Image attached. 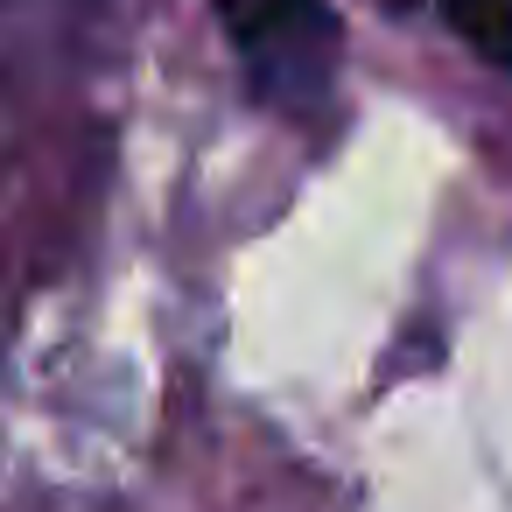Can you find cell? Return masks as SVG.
<instances>
[{"mask_svg": "<svg viewBox=\"0 0 512 512\" xmlns=\"http://www.w3.org/2000/svg\"><path fill=\"white\" fill-rule=\"evenodd\" d=\"M442 15L477 57L512 71V0H442Z\"/></svg>", "mask_w": 512, "mask_h": 512, "instance_id": "7a4b0ae2", "label": "cell"}, {"mask_svg": "<svg viewBox=\"0 0 512 512\" xmlns=\"http://www.w3.org/2000/svg\"><path fill=\"white\" fill-rule=\"evenodd\" d=\"M232 43L253 71V85L281 106L316 99L337 64V22L323 0H225Z\"/></svg>", "mask_w": 512, "mask_h": 512, "instance_id": "6da1fadb", "label": "cell"}]
</instances>
